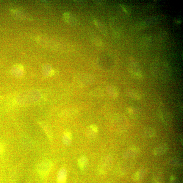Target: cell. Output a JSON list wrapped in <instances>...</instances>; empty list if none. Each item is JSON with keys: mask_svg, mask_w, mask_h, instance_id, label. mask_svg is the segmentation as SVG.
<instances>
[{"mask_svg": "<svg viewBox=\"0 0 183 183\" xmlns=\"http://www.w3.org/2000/svg\"><path fill=\"white\" fill-rule=\"evenodd\" d=\"M169 149V146L167 143H162L156 147L153 151L155 156H160L165 154Z\"/></svg>", "mask_w": 183, "mask_h": 183, "instance_id": "obj_4", "label": "cell"}, {"mask_svg": "<svg viewBox=\"0 0 183 183\" xmlns=\"http://www.w3.org/2000/svg\"><path fill=\"white\" fill-rule=\"evenodd\" d=\"M127 111L129 116L133 118H138L140 116V111L135 108H132V107H129L127 110Z\"/></svg>", "mask_w": 183, "mask_h": 183, "instance_id": "obj_9", "label": "cell"}, {"mask_svg": "<svg viewBox=\"0 0 183 183\" xmlns=\"http://www.w3.org/2000/svg\"><path fill=\"white\" fill-rule=\"evenodd\" d=\"M140 153L139 149L136 148H131L127 150L123 155L126 159H132L138 156Z\"/></svg>", "mask_w": 183, "mask_h": 183, "instance_id": "obj_5", "label": "cell"}, {"mask_svg": "<svg viewBox=\"0 0 183 183\" xmlns=\"http://www.w3.org/2000/svg\"><path fill=\"white\" fill-rule=\"evenodd\" d=\"M109 94L113 98H116L118 96L119 92L118 89L114 86H110L108 89Z\"/></svg>", "mask_w": 183, "mask_h": 183, "instance_id": "obj_13", "label": "cell"}, {"mask_svg": "<svg viewBox=\"0 0 183 183\" xmlns=\"http://www.w3.org/2000/svg\"><path fill=\"white\" fill-rule=\"evenodd\" d=\"M113 161L110 157H104L101 160L99 165V170L100 173L104 174L112 168Z\"/></svg>", "mask_w": 183, "mask_h": 183, "instance_id": "obj_3", "label": "cell"}, {"mask_svg": "<svg viewBox=\"0 0 183 183\" xmlns=\"http://www.w3.org/2000/svg\"></svg>", "mask_w": 183, "mask_h": 183, "instance_id": "obj_20", "label": "cell"}, {"mask_svg": "<svg viewBox=\"0 0 183 183\" xmlns=\"http://www.w3.org/2000/svg\"><path fill=\"white\" fill-rule=\"evenodd\" d=\"M53 162L49 160H45L39 163L37 170L39 175L42 178L47 176L52 169Z\"/></svg>", "mask_w": 183, "mask_h": 183, "instance_id": "obj_1", "label": "cell"}, {"mask_svg": "<svg viewBox=\"0 0 183 183\" xmlns=\"http://www.w3.org/2000/svg\"><path fill=\"white\" fill-rule=\"evenodd\" d=\"M4 151V148L1 144L0 143V153H2Z\"/></svg>", "mask_w": 183, "mask_h": 183, "instance_id": "obj_18", "label": "cell"}, {"mask_svg": "<svg viewBox=\"0 0 183 183\" xmlns=\"http://www.w3.org/2000/svg\"><path fill=\"white\" fill-rule=\"evenodd\" d=\"M88 160L87 157H83L78 160V165L80 170H83L87 165Z\"/></svg>", "mask_w": 183, "mask_h": 183, "instance_id": "obj_14", "label": "cell"}, {"mask_svg": "<svg viewBox=\"0 0 183 183\" xmlns=\"http://www.w3.org/2000/svg\"><path fill=\"white\" fill-rule=\"evenodd\" d=\"M129 71L133 76L138 79H141L143 77L142 71L138 63L133 58H131L129 68Z\"/></svg>", "mask_w": 183, "mask_h": 183, "instance_id": "obj_2", "label": "cell"}, {"mask_svg": "<svg viewBox=\"0 0 183 183\" xmlns=\"http://www.w3.org/2000/svg\"><path fill=\"white\" fill-rule=\"evenodd\" d=\"M144 133L148 138L154 137L156 135V132L154 129L151 127H146L144 129Z\"/></svg>", "mask_w": 183, "mask_h": 183, "instance_id": "obj_11", "label": "cell"}, {"mask_svg": "<svg viewBox=\"0 0 183 183\" xmlns=\"http://www.w3.org/2000/svg\"><path fill=\"white\" fill-rule=\"evenodd\" d=\"M147 173V171L145 169H141L134 173L133 176V179L134 181H138L143 179Z\"/></svg>", "mask_w": 183, "mask_h": 183, "instance_id": "obj_6", "label": "cell"}, {"mask_svg": "<svg viewBox=\"0 0 183 183\" xmlns=\"http://www.w3.org/2000/svg\"><path fill=\"white\" fill-rule=\"evenodd\" d=\"M169 163L171 165H174L176 166L179 165V162L174 158H171V159L169 160Z\"/></svg>", "mask_w": 183, "mask_h": 183, "instance_id": "obj_16", "label": "cell"}, {"mask_svg": "<svg viewBox=\"0 0 183 183\" xmlns=\"http://www.w3.org/2000/svg\"><path fill=\"white\" fill-rule=\"evenodd\" d=\"M40 124L43 127L46 133L47 134L49 138L50 139V140H52L53 138L52 133L50 127L48 124L46 123H42Z\"/></svg>", "mask_w": 183, "mask_h": 183, "instance_id": "obj_15", "label": "cell"}, {"mask_svg": "<svg viewBox=\"0 0 183 183\" xmlns=\"http://www.w3.org/2000/svg\"><path fill=\"white\" fill-rule=\"evenodd\" d=\"M90 128L91 130L94 132L95 133L97 132L98 128L97 126L95 125H92L90 126Z\"/></svg>", "mask_w": 183, "mask_h": 183, "instance_id": "obj_17", "label": "cell"}, {"mask_svg": "<svg viewBox=\"0 0 183 183\" xmlns=\"http://www.w3.org/2000/svg\"><path fill=\"white\" fill-rule=\"evenodd\" d=\"M174 179V177H173L172 176H171V180H173Z\"/></svg>", "mask_w": 183, "mask_h": 183, "instance_id": "obj_19", "label": "cell"}, {"mask_svg": "<svg viewBox=\"0 0 183 183\" xmlns=\"http://www.w3.org/2000/svg\"><path fill=\"white\" fill-rule=\"evenodd\" d=\"M67 178V171L64 168H62L58 173L57 177L58 183H65Z\"/></svg>", "mask_w": 183, "mask_h": 183, "instance_id": "obj_7", "label": "cell"}, {"mask_svg": "<svg viewBox=\"0 0 183 183\" xmlns=\"http://www.w3.org/2000/svg\"><path fill=\"white\" fill-rule=\"evenodd\" d=\"M128 96L132 99L139 100L141 99V95L138 91L133 89H129L127 91Z\"/></svg>", "mask_w": 183, "mask_h": 183, "instance_id": "obj_10", "label": "cell"}, {"mask_svg": "<svg viewBox=\"0 0 183 183\" xmlns=\"http://www.w3.org/2000/svg\"><path fill=\"white\" fill-rule=\"evenodd\" d=\"M63 137V142L65 145L69 146L71 143L72 140V135L71 132L69 130H66L64 133Z\"/></svg>", "mask_w": 183, "mask_h": 183, "instance_id": "obj_8", "label": "cell"}, {"mask_svg": "<svg viewBox=\"0 0 183 183\" xmlns=\"http://www.w3.org/2000/svg\"><path fill=\"white\" fill-rule=\"evenodd\" d=\"M169 68L168 67V65L167 64L163 65L162 70V79L164 80L168 79V77L170 76V71L169 70Z\"/></svg>", "mask_w": 183, "mask_h": 183, "instance_id": "obj_12", "label": "cell"}]
</instances>
